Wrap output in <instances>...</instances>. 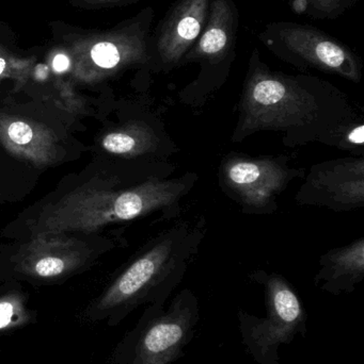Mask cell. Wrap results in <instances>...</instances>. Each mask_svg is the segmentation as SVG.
Here are the masks:
<instances>
[{
  "instance_id": "cell-1",
  "label": "cell",
  "mask_w": 364,
  "mask_h": 364,
  "mask_svg": "<svg viewBox=\"0 0 364 364\" xmlns=\"http://www.w3.org/2000/svg\"><path fill=\"white\" fill-rule=\"evenodd\" d=\"M359 119L345 98L265 77L245 92L231 140L241 143L269 132L281 134L282 143L291 149L321 143L342 149L344 134Z\"/></svg>"
},
{
  "instance_id": "cell-2",
  "label": "cell",
  "mask_w": 364,
  "mask_h": 364,
  "mask_svg": "<svg viewBox=\"0 0 364 364\" xmlns=\"http://www.w3.org/2000/svg\"><path fill=\"white\" fill-rule=\"evenodd\" d=\"M199 176L186 173L168 178L152 176L130 188H115L113 181H93L75 188L46 208L36 223L34 235L93 232L109 224L136 220L162 212L177 216L181 203Z\"/></svg>"
},
{
  "instance_id": "cell-3",
  "label": "cell",
  "mask_w": 364,
  "mask_h": 364,
  "mask_svg": "<svg viewBox=\"0 0 364 364\" xmlns=\"http://www.w3.org/2000/svg\"><path fill=\"white\" fill-rule=\"evenodd\" d=\"M207 233V220H182L169 227L115 278L92 309L94 318L117 324L142 305L165 306L183 282Z\"/></svg>"
},
{
  "instance_id": "cell-4",
  "label": "cell",
  "mask_w": 364,
  "mask_h": 364,
  "mask_svg": "<svg viewBox=\"0 0 364 364\" xmlns=\"http://www.w3.org/2000/svg\"><path fill=\"white\" fill-rule=\"evenodd\" d=\"M249 278L264 290L266 316L237 312L241 341L256 363L280 364L281 346L292 343L297 335L307 336V311L294 287L280 274L258 269Z\"/></svg>"
},
{
  "instance_id": "cell-5",
  "label": "cell",
  "mask_w": 364,
  "mask_h": 364,
  "mask_svg": "<svg viewBox=\"0 0 364 364\" xmlns=\"http://www.w3.org/2000/svg\"><path fill=\"white\" fill-rule=\"evenodd\" d=\"M199 301L194 291L183 289L168 309L151 305L126 341L125 364H172L184 356L198 325Z\"/></svg>"
},
{
  "instance_id": "cell-6",
  "label": "cell",
  "mask_w": 364,
  "mask_h": 364,
  "mask_svg": "<svg viewBox=\"0 0 364 364\" xmlns=\"http://www.w3.org/2000/svg\"><path fill=\"white\" fill-rule=\"evenodd\" d=\"M305 175L306 168L293 166L288 156L250 157L233 153L222 159L218 181L244 213L269 215L277 211L280 195Z\"/></svg>"
},
{
  "instance_id": "cell-7",
  "label": "cell",
  "mask_w": 364,
  "mask_h": 364,
  "mask_svg": "<svg viewBox=\"0 0 364 364\" xmlns=\"http://www.w3.org/2000/svg\"><path fill=\"white\" fill-rule=\"evenodd\" d=\"M303 178L295 196L297 205L335 212L364 208V156L314 164Z\"/></svg>"
},
{
  "instance_id": "cell-8",
  "label": "cell",
  "mask_w": 364,
  "mask_h": 364,
  "mask_svg": "<svg viewBox=\"0 0 364 364\" xmlns=\"http://www.w3.org/2000/svg\"><path fill=\"white\" fill-rule=\"evenodd\" d=\"M87 259V247L63 235H33L17 256V269L36 279H59L70 275Z\"/></svg>"
},
{
  "instance_id": "cell-9",
  "label": "cell",
  "mask_w": 364,
  "mask_h": 364,
  "mask_svg": "<svg viewBox=\"0 0 364 364\" xmlns=\"http://www.w3.org/2000/svg\"><path fill=\"white\" fill-rule=\"evenodd\" d=\"M0 143L11 155L38 168L60 158L57 136L47 126L31 119L0 112Z\"/></svg>"
},
{
  "instance_id": "cell-10",
  "label": "cell",
  "mask_w": 364,
  "mask_h": 364,
  "mask_svg": "<svg viewBox=\"0 0 364 364\" xmlns=\"http://www.w3.org/2000/svg\"><path fill=\"white\" fill-rule=\"evenodd\" d=\"M363 279L364 237H360L321 257L314 284L324 292L339 296L354 292Z\"/></svg>"
},
{
  "instance_id": "cell-11",
  "label": "cell",
  "mask_w": 364,
  "mask_h": 364,
  "mask_svg": "<svg viewBox=\"0 0 364 364\" xmlns=\"http://www.w3.org/2000/svg\"><path fill=\"white\" fill-rule=\"evenodd\" d=\"M102 149L110 155L138 158L162 154L168 157L175 151V145L157 128L143 121H134L111 130L100 141Z\"/></svg>"
},
{
  "instance_id": "cell-12",
  "label": "cell",
  "mask_w": 364,
  "mask_h": 364,
  "mask_svg": "<svg viewBox=\"0 0 364 364\" xmlns=\"http://www.w3.org/2000/svg\"><path fill=\"white\" fill-rule=\"evenodd\" d=\"M30 318L24 295L19 292L0 295V331L19 328L27 324Z\"/></svg>"
},
{
  "instance_id": "cell-13",
  "label": "cell",
  "mask_w": 364,
  "mask_h": 364,
  "mask_svg": "<svg viewBox=\"0 0 364 364\" xmlns=\"http://www.w3.org/2000/svg\"><path fill=\"white\" fill-rule=\"evenodd\" d=\"M91 59L100 70H113L121 61V55L115 45L100 42L92 48Z\"/></svg>"
},
{
  "instance_id": "cell-14",
  "label": "cell",
  "mask_w": 364,
  "mask_h": 364,
  "mask_svg": "<svg viewBox=\"0 0 364 364\" xmlns=\"http://www.w3.org/2000/svg\"><path fill=\"white\" fill-rule=\"evenodd\" d=\"M316 57L327 68L339 70L345 62V53L337 45L331 42H323L316 46Z\"/></svg>"
},
{
  "instance_id": "cell-15",
  "label": "cell",
  "mask_w": 364,
  "mask_h": 364,
  "mask_svg": "<svg viewBox=\"0 0 364 364\" xmlns=\"http://www.w3.org/2000/svg\"><path fill=\"white\" fill-rule=\"evenodd\" d=\"M227 34L220 29H211L201 40V50L205 53H216L224 48L227 44Z\"/></svg>"
},
{
  "instance_id": "cell-16",
  "label": "cell",
  "mask_w": 364,
  "mask_h": 364,
  "mask_svg": "<svg viewBox=\"0 0 364 364\" xmlns=\"http://www.w3.org/2000/svg\"><path fill=\"white\" fill-rule=\"evenodd\" d=\"M200 32V23L194 17L188 16L182 19L177 26V33L184 40H194Z\"/></svg>"
},
{
  "instance_id": "cell-17",
  "label": "cell",
  "mask_w": 364,
  "mask_h": 364,
  "mask_svg": "<svg viewBox=\"0 0 364 364\" xmlns=\"http://www.w3.org/2000/svg\"><path fill=\"white\" fill-rule=\"evenodd\" d=\"M68 66H70V60H68V58L66 57V55H56L55 59H53V70H56V72H64V70H68Z\"/></svg>"
}]
</instances>
